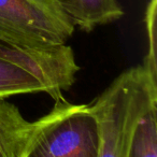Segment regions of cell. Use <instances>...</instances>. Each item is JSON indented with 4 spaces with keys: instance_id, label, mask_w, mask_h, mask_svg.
<instances>
[{
    "instance_id": "cell-1",
    "label": "cell",
    "mask_w": 157,
    "mask_h": 157,
    "mask_svg": "<svg viewBox=\"0 0 157 157\" xmlns=\"http://www.w3.org/2000/svg\"><path fill=\"white\" fill-rule=\"evenodd\" d=\"M157 105V73L144 63L128 68L87 105L99 130L97 157H128L139 121Z\"/></svg>"
},
{
    "instance_id": "cell-2",
    "label": "cell",
    "mask_w": 157,
    "mask_h": 157,
    "mask_svg": "<svg viewBox=\"0 0 157 157\" xmlns=\"http://www.w3.org/2000/svg\"><path fill=\"white\" fill-rule=\"evenodd\" d=\"M78 70L73 50L67 44L26 57L0 55V98L45 93L55 101L61 100Z\"/></svg>"
},
{
    "instance_id": "cell-3",
    "label": "cell",
    "mask_w": 157,
    "mask_h": 157,
    "mask_svg": "<svg viewBox=\"0 0 157 157\" xmlns=\"http://www.w3.org/2000/svg\"><path fill=\"white\" fill-rule=\"evenodd\" d=\"M72 25L56 0H0V42L23 50L65 45Z\"/></svg>"
},
{
    "instance_id": "cell-4",
    "label": "cell",
    "mask_w": 157,
    "mask_h": 157,
    "mask_svg": "<svg viewBox=\"0 0 157 157\" xmlns=\"http://www.w3.org/2000/svg\"><path fill=\"white\" fill-rule=\"evenodd\" d=\"M98 148V125L87 105H74L63 98L37 120L23 157H97Z\"/></svg>"
},
{
    "instance_id": "cell-5",
    "label": "cell",
    "mask_w": 157,
    "mask_h": 157,
    "mask_svg": "<svg viewBox=\"0 0 157 157\" xmlns=\"http://www.w3.org/2000/svg\"><path fill=\"white\" fill-rule=\"evenodd\" d=\"M37 129V121L23 116L15 105L0 98V157H23Z\"/></svg>"
},
{
    "instance_id": "cell-6",
    "label": "cell",
    "mask_w": 157,
    "mask_h": 157,
    "mask_svg": "<svg viewBox=\"0 0 157 157\" xmlns=\"http://www.w3.org/2000/svg\"><path fill=\"white\" fill-rule=\"evenodd\" d=\"M74 27L90 33L96 27L118 21L124 10L117 0H56Z\"/></svg>"
},
{
    "instance_id": "cell-7",
    "label": "cell",
    "mask_w": 157,
    "mask_h": 157,
    "mask_svg": "<svg viewBox=\"0 0 157 157\" xmlns=\"http://www.w3.org/2000/svg\"><path fill=\"white\" fill-rule=\"evenodd\" d=\"M128 157H157V105L136 126Z\"/></svg>"
},
{
    "instance_id": "cell-8",
    "label": "cell",
    "mask_w": 157,
    "mask_h": 157,
    "mask_svg": "<svg viewBox=\"0 0 157 157\" xmlns=\"http://www.w3.org/2000/svg\"><path fill=\"white\" fill-rule=\"evenodd\" d=\"M148 37V53L143 63L154 73H157L156 63V0H150L145 13Z\"/></svg>"
},
{
    "instance_id": "cell-9",
    "label": "cell",
    "mask_w": 157,
    "mask_h": 157,
    "mask_svg": "<svg viewBox=\"0 0 157 157\" xmlns=\"http://www.w3.org/2000/svg\"><path fill=\"white\" fill-rule=\"evenodd\" d=\"M42 50H23V48H17L10 46L8 44H5L0 42V55H5V56L10 57H26L33 53Z\"/></svg>"
}]
</instances>
